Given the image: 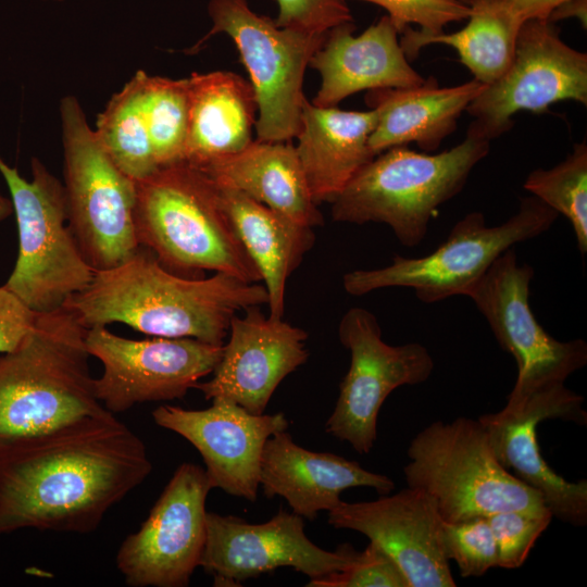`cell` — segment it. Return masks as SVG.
<instances>
[{
  "mask_svg": "<svg viewBox=\"0 0 587 587\" xmlns=\"http://www.w3.org/2000/svg\"><path fill=\"white\" fill-rule=\"evenodd\" d=\"M152 464L108 411L0 447V535L20 528L90 533Z\"/></svg>",
  "mask_w": 587,
  "mask_h": 587,
  "instance_id": "cell-1",
  "label": "cell"
},
{
  "mask_svg": "<svg viewBox=\"0 0 587 587\" xmlns=\"http://www.w3.org/2000/svg\"><path fill=\"white\" fill-rule=\"evenodd\" d=\"M267 299L264 285L225 273L177 275L139 247L122 263L95 271L89 285L64 307L87 328L123 323L151 337L224 345L232 317Z\"/></svg>",
  "mask_w": 587,
  "mask_h": 587,
  "instance_id": "cell-2",
  "label": "cell"
},
{
  "mask_svg": "<svg viewBox=\"0 0 587 587\" xmlns=\"http://www.w3.org/2000/svg\"><path fill=\"white\" fill-rule=\"evenodd\" d=\"M85 327L66 307L38 313L0 353V447L108 410L95 392Z\"/></svg>",
  "mask_w": 587,
  "mask_h": 587,
  "instance_id": "cell-3",
  "label": "cell"
},
{
  "mask_svg": "<svg viewBox=\"0 0 587 587\" xmlns=\"http://www.w3.org/2000/svg\"><path fill=\"white\" fill-rule=\"evenodd\" d=\"M135 233L171 272L197 277L225 273L262 282L225 213L214 182L186 161L160 166L136 180Z\"/></svg>",
  "mask_w": 587,
  "mask_h": 587,
  "instance_id": "cell-4",
  "label": "cell"
},
{
  "mask_svg": "<svg viewBox=\"0 0 587 587\" xmlns=\"http://www.w3.org/2000/svg\"><path fill=\"white\" fill-rule=\"evenodd\" d=\"M490 141L467 135L440 153L389 148L362 166L332 203L335 222L386 224L400 243L419 245L437 209L455 197Z\"/></svg>",
  "mask_w": 587,
  "mask_h": 587,
  "instance_id": "cell-5",
  "label": "cell"
},
{
  "mask_svg": "<svg viewBox=\"0 0 587 587\" xmlns=\"http://www.w3.org/2000/svg\"><path fill=\"white\" fill-rule=\"evenodd\" d=\"M407 455L408 486L426 491L445 522L547 508L537 490L499 463L478 419L432 423L411 440Z\"/></svg>",
  "mask_w": 587,
  "mask_h": 587,
  "instance_id": "cell-6",
  "label": "cell"
},
{
  "mask_svg": "<svg viewBox=\"0 0 587 587\" xmlns=\"http://www.w3.org/2000/svg\"><path fill=\"white\" fill-rule=\"evenodd\" d=\"M30 168L28 180L0 155L18 234L16 262L3 286L35 313H46L84 290L95 270L68 226L63 184L37 158Z\"/></svg>",
  "mask_w": 587,
  "mask_h": 587,
  "instance_id": "cell-7",
  "label": "cell"
},
{
  "mask_svg": "<svg viewBox=\"0 0 587 587\" xmlns=\"http://www.w3.org/2000/svg\"><path fill=\"white\" fill-rule=\"evenodd\" d=\"M68 226L95 271L111 268L140 247L135 233L136 180L111 159L75 96L60 101Z\"/></svg>",
  "mask_w": 587,
  "mask_h": 587,
  "instance_id": "cell-8",
  "label": "cell"
},
{
  "mask_svg": "<svg viewBox=\"0 0 587 587\" xmlns=\"http://www.w3.org/2000/svg\"><path fill=\"white\" fill-rule=\"evenodd\" d=\"M559 214L538 198H521L517 212L497 226H488L482 212L458 221L447 239L421 258L396 255L384 267L354 270L344 275L345 290L363 296L388 287H407L424 303L463 295L491 264L516 243L547 232Z\"/></svg>",
  "mask_w": 587,
  "mask_h": 587,
  "instance_id": "cell-9",
  "label": "cell"
},
{
  "mask_svg": "<svg viewBox=\"0 0 587 587\" xmlns=\"http://www.w3.org/2000/svg\"><path fill=\"white\" fill-rule=\"evenodd\" d=\"M208 13L211 29L187 53H197L216 34L229 36L255 93L257 140L291 141L300 132L307 100L304 73L327 34L279 27L253 12L247 0H210Z\"/></svg>",
  "mask_w": 587,
  "mask_h": 587,
  "instance_id": "cell-10",
  "label": "cell"
},
{
  "mask_svg": "<svg viewBox=\"0 0 587 587\" xmlns=\"http://www.w3.org/2000/svg\"><path fill=\"white\" fill-rule=\"evenodd\" d=\"M533 277V267L517 262L513 247L498 257L465 294L488 322L501 348L515 359L517 377L507 408L565 385L566 378L587 363V344L583 339L560 341L535 317L529 305Z\"/></svg>",
  "mask_w": 587,
  "mask_h": 587,
  "instance_id": "cell-11",
  "label": "cell"
},
{
  "mask_svg": "<svg viewBox=\"0 0 587 587\" xmlns=\"http://www.w3.org/2000/svg\"><path fill=\"white\" fill-rule=\"evenodd\" d=\"M566 100L587 103V54L566 45L555 23L527 20L509 67L466 108V134L491 141L513 127L517 112L539 114Z\"/></svg>",
  "mask_w": 587,
  "mask_h": 587,
  "instance_id": "cell-12",
  "label": "cell"
},
{
  "mask_svg": "<svg viewBox=\"0 0 587 587\" xmlns=\"http://www.w3.org/2000/svg\"><path fill=\"white\" fill-rule=\"evenodd\" d=\"M338 336L351 361L326 432L364 454L374 447L378 412L386 398L400 386L426 382L435 363L421 344H386L376 316L363 308L344 314Z\"/></svg>",
  "mask_w": 587,
  "mask_h": 587,
  "instance_id": "cell-13",
  "label": "cell"
},
{
  "mask_svg": "<svg viewBox=\"0 0 587 587\" xmlns=\"http://www.w3.org/2000/svg\"><path fill=\"white\" fill-rule=\"evenodd\" d=\"M86 346L103 365L102 375L95 378V392L112 413L137 403L184 398L212 374L223 351V345L195 338L128 339L101 325L87 328Z\"/></svg>",
  "mask_w": 587,
  "mask_h": 587,
  "instance_id": "cell-14",
  "label": "cell"
},
{
  "mask_svg": "<svg viewBox=\"0 0 587 587\" xmlns=\"http://www.w3.org/2000/svg\"><path fill=\"white\" fill-rule=\"evenodd\" d=\"M205 471L182 463L140 528L127 536L116 566L133 587H185L200 564L207 537Z\"/></svg>",
  "mask_w": 587,
  "mask_h": 587,
  "instance_id": "cell-15",
  "label": "cell"
},
{
  "mask_svg": "<svg viewBox=\"0 0 587 587\" xmlns=\"http://www.w3.org/2000/svg\"><path fill=\"white\" fill-rule=\"evenodd\" d=\"M350 545L327 551L304 533L302 516L280 510L271 520L252 524L234 515L207 512V537L200 564L217 586L291 567L310 578L341 571L355 559Z\"/></svg>",
  "mask_w": 587,
  "mask_h": 587,
  "instance_id": "cell-16",
  "label": "cell"
},
{
  "mask_svg": "<svg viewBox=\"0 0 587 587\" xmlns=\"http://www.w3.org/2000/svg\"><path fill=\"white\" fill-rule=\"evenodd\" d=\"M583 402L580 395L561 385L517 407L478 417L499 463L537 490L553 516L573 526L587 524V480L569 482L548 465L540 452L537 426L549 419L586 425Z\"/></svg>",
  "mask_w": 587,
  "mask_h": 587,
  "instance_id": "cell-17",
  "label": "cell"
},
{
  "mask_svg": "<svg viewBox=\"0 0 587 587\" xmlns=\"http://www.w3.org/2000/svg\"><path fill=\"white\" fill-rule=\"evenodd\" d=\"M154 422L188 440L201 454L212 488L255 501L266 440L286 430L283 413L253 414L222 397L211 407L188 410L163 404L152 412Z\"/></svg>",
  "mask_w": 587,
  "mask_h": 587,
  "instance_id": "cell-18",
  "label": "cell"
},
{
  "mask_svg": "<svg viewBox=\"0 0 587 587\" xmlns=\"http://www.w3.org/2000/svg\"><path fill=\"white\" fill-rule=\"evenodd\" d=\"M328 524L365 535L388 553L409 587H454L441 544V523L433 498L407 487L374 501L341 502L328 511Z\"/></svg>",
  "mask_w": 587,
  "mask_h": 587,
  "instance_id": "cell-19",
  "label": "cell"
},
{
  "mask_svg": "<svg viewBox=\"0 0 587 587\" xmlns=\"http://www.w3.org/2000/svg\"><path fill=\"white\" fill-rule=\"evenodd\" d=\"M228 334L212 378L193 388L207 400L226 398L262 414L280 382L308 360V334L283 319L265 316L260 305L235 314Z\"/></svg>",
  "mask_w": 587,
  "mask_h": 587,
  "instance_id": "cell-20",
  "label": "cell"
},
{
  "mask_svg": "<svg viewBox=\"0 0 587 587\" xmlns=\"http://www.w3.org/2000/svg\"><path fill=\"white\" fill-rule=\"evenodd\" d=\"M353 22L332 28L309 66L321 75V86L312 104L337 107L345 98L360 91L402 88L420 85L423 78L407 59L399 33L387 15L359 36Z\"/></svg>",
  "mask_w": 587,
  "mask_h": 587,
  "instance_id": "cell-21",
  "label": "cell"
},
{
  "mask_svg": "<svg viewBox=\"0 0 587 587\" xmlns=\"http://www.w3.org/2000/svg\"><path fill=\"white\" fill-rule=\"evenodd\" d=\"M259 480L266 498H284L292 512L308 520L338 505L346 489L369 487L382 496L395 488L388 476L370 472L354 461L298 446L286 430L266 440Z\"/></svg>",
  "mask_w": 587,
  "mask_h": 587,
  "instance_id": "cell-22",
  "label": "cell"
},
{
  "mask_svg": "<svg viewBox=\"0 0 587 587\" xmlns=\"http://www.w3.org/2000/svg\"><path fill=\"white\" fill-rule=\"evenodd\" d=\"M487 85L472 79L452 87H439L429 76L420 85L380 88L365 93V103L377 114L369 146L378 153L397 146L416 143L432 152L457 128L469 104Z\"/></svg>",
  "mask_w": 587,
  "mask_h": 587,
  "instance_id": "cell-23",
  "label": "cell"
},
{
  "mask_svg": "<svg viewBox=\"0 0 587 587\" xmlns=\"http://www.w3.org/2000/svg\"><path fill=\"white\" fill-rule=\"evenodd\" d=\"M377 123L374 110L319 108L305 100L295 146L313 201L332 202L375 154L369 139Z\"/></svg>",
  "mask_w": 587,
  "mask_h": 587,
  "instance_id": "cell-24",
  "label": "cell"
},
{
  "mask_svg": "<svg viewBox=\"0 0 587 587\" xmlns=\"http://www.w3.org/2000/svg\"><path fill=\"white\" fill-rule=\"evenodd\" d=\"M198 168L215 184L239 190L300 225L323 224L291 141L252 140L241 151Z\"/></svg>",
  "mask_w": 587,
  "mask_h": 587,
  "instance_id": "cell-25",
  "label": "cell"
},
{
  "mask_svg": "<svg viewBox=\"0 0 587 587\" xmlns=\"http://www.w3.org/2000/svg\"><path fill=\"white\" fill-rule=\"evenodd\" d=\"M185 160L200 167L252 142L258 104L251 83L236 73H192Z\"/></svg>",
  "mask_w": 587,
  "mask_h": 587,
  "instance_id": "cell-26",
  "label": "cell"
},
{
  "mask_svg": "<svg viewBox=\"0 0 587 587\" xmlns=\"http://www.w3.org/2000/svg\"><path fill=\"white\" fill-rule=\"evenodd\" d=\"M215 185L225 213L260 272L267 291L268 316L283 319L287 280L313 247V228L239 190Z\"/></svg>",
  "mask_w": 587,
  "mask_h": 587,
  "instance_id": "cell-27",
  "label": "cell"
},
{
  "mask_svg": "<svg viewBox=\"0 0 587 587\" xmlns=\"http://www.w3.org/2000/svg\"><path fill=\"white\" fill-rule=\"evenodd\" d=\"M523 23L497 0H476L471 4L466 25L454 33L427 34L411 26L400 35V46L409 61L433 43L452 47L473 78L489 85L509 67Z\"/></svg>",
  "mask_w": 587,
  "mask_h": 587,
  "instance_id": "cell-28",
  "label": "cell"
},
{
  "mask_svg": "<svg viewBox=\"0 0 587 587\" xmlns=\"http://www.w3.org/2000/svg\"><path fill=\"white\" fill-rule=\"evenodd\" d=\"M147 73L139 70L114 93L98 115L95 132L114 163L130 178L139 180L157 164L143 110Z\"/></svg>",
  "mask_w": 587,
  "mask_h": 587,
  "instance_id": "cell-29",
  "label": "cell"
},
{
  "mask_svg": "<svg viewBox=\"0 0 587 587\" xmlns=\"http://www.w3.org/2000/svg\"><path fill=\"white\" fill-rule=\"evenodd\" d=\"M142 100L158 166L184 161L189 121L188 79L147 73Z\"/></svg>",
  "mask_w": 587,
  "mask_h": 587,
  "instance_id": "cell-30",
  "label": "cell"
},
{
  "mask_svg": "<svg viewBox=\"0 0 587 587\" xmlns=\"http://www.w3.org/2000/svg\"><path fill=\"white\" fill-rule=\"evenodd\" d=\"M524 188L571 223L579 252H587V145H573L555 166L532 171Z\"/></svg>",
  "mask_w": 587,
  "mask_h": 587,
  "instance_id": "cell-31",
  "label": "cell"
},
{
  "mask_svg": "<svg viewBox=\"0 0 587 587\" xmlns=\"http://www.w3.org/2000/svg\"><path fill=\"white\" fill-rule=\"evenodd\" d=\"M441 544L462 577H478L498 566L496 541L486 516L441 523Z\"/></svg>",
  "mask_w": 587,
  "mask_h": 587,
  "instance_id": "cell-32",
  "label": "cell"
},
{
  "mask_svg": "<svg viewBox=\"0 0 587 587\" xmlns=\"http://www.w3.org/2000/svg\"><path fill=\"white\" fill-rule=\"evenodd\" d=\"M553 517L548 508L509 510L487 516L498 552V566L517 569Z\"/></svg>",
  "mask_w": 587,
  "mask_h": 587,
  "instance_id": "cell-33",
  "label": "cell"
},
{
  "mask_svg": "<svg viewBox=\"0 0 587 587\" xmlns=\"http://www.w3.org/2000/svg\"><path fill=\"white\" fill-rule=\"evenodd\" d=\"M309 587H409L408 580L394 561L377 544L370 541L353 562L341 571L310 578Z\"/></svg>",
  "mask_w": 587,
  "mask_h": 587,
  "instance_id": "cell-34",
  "label": "cell"
},
{
  "mask_svg": "<svg viewBox=\"0 0 587 587\" xmlns=\"http://www.w3.org/2000/svg\"><path fill=\"white\" fill-rule=\"evenodd\" d=\"M384 8L399 35L416 25L427 34L444 32L450 23L467 20L471 5L462 0H360Z\"/></svg>",
  "mask_w": 587,
  "mask_h": 587,
  "instance_id": "cell-35",
  "label": "cell"
},
{
  "mask_svg": "<svg viewBox=\"0 0 587 587\" xmlns=\"http://www.w3.org/2000/svg\"><path fill=\"white\" fill-rule=\"evenodd\" d=\"M279 27L327 34L332 28L353 22L347 0H276Z\"/></svg>",
  "mask_w": 587,
  "mask_h": 587,
  "instance_id": "cell-36",
  "label": "cell"
},
{
  "mask_svg": "<svg viewBox=\"0 0 587 587\" xmlns=\"http://www.w3.org/2000/svg\"><path fill=\"white\" fill-rule=\"evenodd\" d=\"M37 314L3 285L0 286V353L14 349L21 342Z\"/></svg>",
  "mask_w": 587,
  "mask_h": 587,
  "instance_id": "cell-37",
  "label": "cell"
},
{
  "mask_svg": "<svg viewBox=\"0 0 587 587\" xmlns=\"http://www.w3.org/2000/svg\"><path fill=\"white\" fill-rule=\"evenodd\" d=\"M522 23L532 20H548L550 13L566 0H497Z\"/></svg>",
  "mask_w": 587,
  "mask_h": 587,
  "instance_id": "cell-38",
  "label": "cell"
},
{
  "mask_svg": "<svg viewBox=\"0 0 587 587\" xmlns=\"http://www.w3.org/2000/svg\"><path fill=\"white\" fill-rule=\"evenodd\" d=\"M570 17L579 20L586 27L587 0H566L562 2L550 13L548 21L555 23Z\"/></svg>",
  "mask_w": 587,
  "mask_h": 587,
  "instance_id": "cell-39",
  "label": "cell"
},
{
  "mask_svg": "<svg viewBox=\"0 0 587 587\" xmlns=\"http://www.w3.org/2000/svg\"><path fill=\"white\" fill-rule=\"evenodd\" d=\"M13 213L12 202L0 192V223Z\"/></svg>",
  "mask_w": 587,
  "mask_h": 587,
  "instance_id": "cell-40",
  "label": "cell"
},
{
  "mask_svg": "<svg viewBox=\"0 0 587 587\" xmlns=\"http://www.w3.org/2000/svg\"><path fill=\"white\" fill-rule=\"evenodd\" d=\"M463 2H465L466 4L471 5L473 2H475L476 0H462Z\"/></svg>",
  "mask_w": 587,
  "mask_h": 587,
  "instance_id": "cell-41",
  "label": "cell"
},
{
  "mask_svg": "<svg viewBox=\"0 0 587 587\" xmlns=\"http://www.w3.org/2000/svg\"><path fill=\"white\" fill-rule=\"evenodd\" d=\"M42 1H54V2H62L64 0H42Z\"/></svg>",
  "mask_w": 587,
  "mask_h": 587,
  "instance_id": "cell-42",
  "label": "cell"
}]
</instances>
